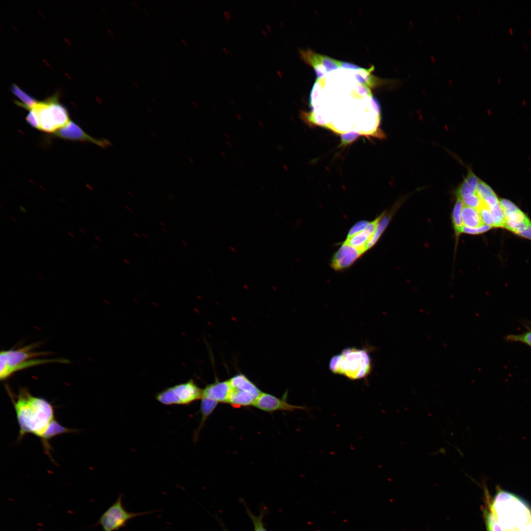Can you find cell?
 <instances>
[{
	"label": "cell",
	"instance_id": "obj_1",
	"mask_svg": "<svg viewBox=\"0 0 531 531\" xmlns=\"http://www.w3.org/2000/svg\"><path fill=\"white\" fill-rule=\"evenodd\" d=\"M11 398L19 427V440L32 434L40 439L45 452L50 455L52 439L75 432L57 421L54 407L50 402L32 395L27 389L21 388L17 395L11 394Z\"/></svg>",
	"mask_w": 531,
	"mask_h": 531
},
{
	"label": "cell",
	"instance_id": "obj_2",
	"mask_svg": "<svg viewBox=\"0 0 531 531\" xmlns=\"http://www.w3.org/2000/svg\"><path fill=\"white\" fill-rule=\"evenodd\" d=\"M372 362L365 349L349 347L331 357L329 368L335 374L344 376L352 380L367 377L372 370Z\"/></svg>",
	"mask_w": 531,
	"mask_h": 531
},
{
	"label": "cell",
	"instance_id": "obj_3",
	"mask_svg": "<svg viewBox=\"0 0 531 531\" xmlns=\"http://www.w3.org/2000/svg\"><path fill=\"white\" fill-rule=\"evenodd\" d=\"M35 346L29 345L16 350L2 351L0 354V379L5 380L18 371L30 367L51 362H65L59 359H31L44 355V352L32 351Z\"/></svg>",
	"mask_w": 531,
	"mask_h": 531
},
{
	"label": "cell",
	"instance_id": "obj_4",
	"mask_svg": "<svg viewBox=\"0 0 531 531\" xmlns=\"http://www.w3.org/2000/svg\"><path fill=\"white\" fill-rule=\"evenodd\" d=\"M38 121V129L48 133H55L69 121L68 112L56 96L37 102L31 108Z\"/></svg>",
	"mask_w": 531,
	"mask_h": 531
},
{
	"label": "cell",
	"instance_id": "obj_5",
	"mask_svg": "<svg viewBox=\"0 0 531 531\" xmlns=\"http://www.w3.org/2000/svg\"><path fill=\"white\" fill-rule=\"evenodd\" d=\"M123 494L120 493L115 502L102 513L94 526H100L103 531H116L126 526L127 522L133 518L158 511L129 512L123 505Z\"/></svg>",
	"mask_w": 531,
	"mask_h": 531
},
{
	"label": "cell",
	"instance_id": "obj_6",
	"mask_svg": "<svg viewBox=\"0 0 531 531\" xmlns=\"http://www.w3.org/2000/svg\"><path fill=\"white\" fill-rule=\"evenodd\" d=\"M300 54L302 59L314 68L318 80L327 72L342 66L343 61L317 54L310 50L300 51Z\"/></svg>",
	"mask_w": 531,
	"mask_h": 531
},
{
	"label": "cell",
	"instance_id": "obj_7",
	"mask_svg": "<svg viewBox=\"0 0 531 531\" xmlns=\"http://www.w3.org/2000/svg\"><path fill=\"white\" fill-rule=\"evenodd\" d=\"M362 255L357 249L343 241L332 257L330 267L336 271L344 270L354 264Z\"/></svg>",
	"mask_w": 531,
	"mask_h": 531
},
{
	"label": "cell",
	"instance_id": "obj_8",
	"mask_svg": "<svg viewBox=\"0 0 531 531\" xmlns=\"http://www.w3.org/2000/svg\"><path fill=\"white\" fill-rule=\"evenodd\" d=\"M253 406L266 412L278 411H293L305 408L289 404L283 398H279L267 393H263L259 396L253 404Z\"/></svg>",
	"mask_w": 531,
	"mask_h": 531
},
{
	"label": "cell",
	"instance_id": "obj_9",
	"mask_svg": "<svg viewBox=\"0 0 531 531\" xmlns=\"http://www.w3.org/2000/svg\"><path fill=\"white\" fill-rule=\"evenodd\" d=\"M55 134L57 137L64 139L92 142L102 147H106L110 144L106 140H97L91 137L85 132L77 124L70 120Z\"/></svg>",
	"mask_w": 531,
	"mask_h": 531
},
{
	"label": "cell",
	"instance_id": "obj_10",
	"mask_svg": "<svg viewBox=\"0 0 531 531\" xmlns=\"http://www.w3.org/2000/svg\"><path fill=\"white\" fill-rule=\"evenodd\" d=\"M171 387L180 405H188L202 398L203 389L192 379Z\"/></svg>",
	"mask_w": 531,
	"mask_h": 531
},
{
	"label": "cell",
	"instance_id": "obj_11",
	"mask_svg": "<svg viewBox=\"0 0 531 531\" xmlns=\"http://www.w3.org/2000/svg\"><path fill=\"white\" fill-rule=\"evenodd\" d=\"M381 216V214L374 220L370 221L362 231L350 238H346L344 242L354 247L363 255L367 252L366 246L376 232L378 223Z\"/></svg>",
	"mask_w": 531,
	"mask_h": 531
},
{
	"label": "cell",
	"instance_id": "obj_12",
	"mask_svg": "<svg viewBox=\"0 0 531 531\" xmlns=\"http://www.w3.org/2000/svg\"><path fill=\"white\" fill-rule=\"evenodd\" d=\"M231 390L229 380L216 381L203 389L202 398L210 399L218 403H227Z\"/></svg>",
	"mask_w": 531,
	"mask_h": 531
},
{
	"label": "cell",
	"instance_id": "obj_13",
	"mask_svg": "<svg viewBox=\"0 0 531 531\" xmlns=\"http://www.w3.org/2000/svg\"><path fill=\"white\" fill-rule=\"evenodd\" d=\"M399 205H401V203L398 202L389 211H385L381 213L382 216L378 223L376 232L366 246L367 251L371 249L377 243L388 226Z\"/></svg>",
	"mask_w": 531,
	"mask_h": 531
},
{
	"label": "cell",
	"instance_id": "obj_14",
	"mask_svg": "<svg viewBox=\"0 0 531 531\" xmlns=\"http://www.w3.org/2000/svg\"><path fill=\"white\" fill-rule=\"evenodd\" d=\"M231 387L245 391L256 399L262 393L260 389L246 376L242 374H238L229 380Z\"/></svg>",
	"mask_w": 531,
	"mask_h": 531
},
{
	"label": "cell",
	"instance_id": "obj_15",
	"mask_svg": "<svg viewBox=\"0 0 531 531\" xmlns=\"http://www.w3.org/2000/svg\"><path fill=\"white\" fill-rule=\"evenodd\" d=\"M479 180L478 177L471 170H469L463 181L455 191L457 198L461 199L466 195L476 193Z\"/></svg>",
	"mask_w": 531,
	"mask_h": 531
},
{
	"label": "cell",
	"instance_id": "obj_16",
	"mask_svg": "<svg viewBox=\"0 0 531 531\" xmlns=\"http://www.w3.org/2000/svg\"><path fill=\"white\" fill-rule=\"evenodd\" d=\"M255 400L256 399L250 394L232 387L227 403L234 407L239 408L253 406Z\"/></svg>",
	"mask_w": 531,
	"mask_h": 531
},
{
	"label": "cell",
	"instance_id": "obj_17",
	"mask_svg": "<svg viewBox=\"0 0 531 531\" xmlns=\"http://www.w3.org/2000/svg\"><path fill=\"white\" fill-rule=\"evenodd\" d=\"M462 218L463 225L469 227L477 228L484 225L478 210L474 208L464 206Z\"/></svg>",
	"mask_w": 531,
	"mask_h": 531
},
{
	"label": "cell",
	"instance_id": "obj_18",
	"mask_svg": "<svg viewBox=\"0 0 531 531\" xmlns=\"http://www.w3.org/2000/svg\"><path fill=\"white\" fill-rule=\"evenodd\" d=\"M218 402L212 400L210 399L206 398H202L201 399V405H200V413L201 414V420L200 425L195 433V437L197 438L198 434L199 433L201 429L204 425L205 422L212 413L216 406L218 405Z\"/></svg>",
	"mask_w": 531,
	"mask_h": 531
},
{
	"label": "cell",
	"instance_id": "obj_19",
	"mask_svg": "<svg viewBox=\"0 0 531 531\" xmlns=\"http://www.w3.org/2000/svg\"><path fill=\"white\" fill-rule=\"evenodd\" d=\"M11 90L14 95L20 100L16 102L17 104L24 108L30 110L37 102L35 99L28 94L16 85H12Z\"/></svg>",
	"mask_w": 531,
	"mask_h": 531
},
{
	"label": "cell",
	"instance_id": "obj_20",
	"mask_svg": "<svg viewBox=\"0 0 531 531\" xmlns=\"http://www.w3.org/2000/svg\"><path fill=\"white\" fill-rule=\"evenodd\" d=\"M463 206L461 199L457 198L451 215L452 222L457 238L462 233V228L464 226L462 218V210Z\"/></svg>",
	"mask_w": 531,
	"mask_h": 531
},
{
	"label": "cell",
	"instance_id": "obj_21",
	"mask_svg": "<svg viewBox=\"0 0 531 531\" xmlns=\"http://www.w3.org/2000/svg\"><path fill=\"white\" fill-rule=\"evenodd\" d=\"M157 401L165 405H179V401L171 387H168L158 392L155 395Z\"/></svg>",
	"mask_w": 531,
	"mask_h": 531
},
{
	"label": "cell",
	"instance_id": "obj_22",
	"mask_svg": "<svg viewBox=\"0 0 531 531\" xmlns=\"http://www.w3.org/2000/svg\"><path fill=\"white\" fill-rule=\"evenodd\" d=\"M484 225L495 227V221L490 207L482 201L481 205L477 209Z\"/></svg>",
	"mask_w": 531,
	"mask_h": 531
},
{
	"label": "cell",
	"instance_id": "obj_23",
	"mask_svg": "<svg viewBox=\"0 0 531 531\" xmlns=\"http://www.w3.org/2000/svg\"><path fill=\"white\" fill-rule=\"evenodd\" d=\"M490 209L495 221V227L504 228L505 218L500 203L495 206L490 207Z\"/></svg>",
	"mask_w": 531,
	"mask_h": 531
},
{
	"label": "cell",
	"instance_id": "obj_24",
	"mask_svg": "<svg viewBox=\"0 0 531 531\" xmlns=\"http://www.w3.org/2000/svg\"><path fill=\"white\" fill-rule=\"evenodd\" d=\"M504 339L508 342H520L531 347V329L521 334L508 335Z\"/></svg>",
	"mask_w": 531,
	"mask_h": 531
},
{
	"label": "cell",
	"instance_id": "obj_25",
	"mask_svg": "<svg viewBox=\"0 0 531 531\" xmlns=\"http://www.w3.org/2000/svg\"><path fill=\"white\" fill-rule=\"evenodd\" d=\"M464 206L477 209L481 205L482 200L476 193L463 196L461 199Z\"/></svg>",
	"mask_w": 531,
	"mask_h": 531
},
{
	"label": "cell",
	"instance_id": "obj_26",
	"mask_svg": "<svg viewBox=\"0 0 531 531\" xmlns=\"http://www.w3.org/2000/svg\"><path fill=\"white\" fill-rule=\"evenodd\" d=\"M476 193L482 200L489 196L495 194V193L490 186L480 180L477 185Z\"/></svg>",
	"mask_w": 531,
	"mask_h": 531
},
{
	"label": "cell",
	"instance_id": "obj_27",
	"mask_svg": "<svg viewBox=\"0 0 531 531\" xmlns=\"http://www.w3.org/2000/svg\"><path fill=\"white\" fill-rule=\"evenodd\" d=\"M246 507L247 512L253 523L254 531H266L263 522V513H261L259 516H255Z\"/></svg>",
	"mask_w": 531,
	"mask_h": 531
},
{
	"label": "cell",
	"instance_id": "obj_28",
	"mask_svg": "<svg viewBox=\"0 0 531 531\" xmlns=\"http://www.w3.org/2000/svg\"><path fill=\"white\" fill-rule=\"evenodd\" d=\"M500 204L502 209L505 217L520 210L514 203L506 199H501L500 201Z\"/></svg>",
	"mask_w": 531,
	"mask_h": 531
},
{
	"label": "cell",
	"instance_id": "obj_29",
	"mask_svg": "<svg viewBox=\"0 0 531 531\" xmlns=\"http://www.w3.org/2000/svg\"><path fill=\"white\" fill-rule=\"evenodd\" d=\"M369 222L370 221L365 220L357 221L348 231L346 238H350L362 231L367 227Z\"/></svg>",
	"mask_w": 531,
	"mask_h": 531
},
{
	"label": "cell",
	"instance_id": "obj_30",
	"mask_svg": "<svg viewBox=\"0 0 531 531\" xmlns=\"http://www.w3.org/2000/svg\"><path fill=\"white\" fill-rule=\"evenodd\" d=\"M492 228V227L487 225H483L477 228L469 227L464 225L462 228V233L478 235L484 233L490 230Z\"/></svg>",
	"mask_w": 531,
	"mask_h": 531
},
{
	"label": "cell",
	"instance_id": "obj_31",
	"mask_svg": "<svg viewBox=\"0 0 531 531\" xmlns=\"http://www.w3.org/2000/svg\"><path fill=\"white\" fill-rule=\"evenodd\" d=\"M27 122L34 128L38 129V121L36 115L32 109L29 110V112L26 117Z\"/></svg>",
	"mask_w": 531,
	"mask_h": 531
},
{
	"label": "cell",
	"instance_id": "obj_32",
	"mask_svg": "<svg viewBox=\"0 0 531 531\" xmlns=\"http://www.w3.org/2000/svg\"><path fill=\"white\" fill-rule=\"evenodd\" d=\"M518 236L531 239V223L524 230L519 232Z\"/></svg>",
	"mask_w": 531,
	"mask_h": 531
},
{
	"label": "cell",
	"instance_id": "obj_33",
	"mask_svg": "<svg viewBox=\"0 0 531 531\" xmlns=\"http://www.w3.org/2000/svg\"><path fill=\"white\" fill-rule=\"evenodd\" d=\"M132 83L135 85V86L136 87L138 88L139 87V84H138V83H137L135 81H132Z\"/></svg>",
	"mask_w": 531,
	"mask_h": 531
},
{
	"label": "cell",
	"instance_id": "obj_34",
	"mask_svg": "<svg viewBox=\"0 0 531 531\" xmlns=\"http://www.w3.org/2000/svg\"><path fill=\"white\" fill-rule=\"evenodd\" d=\"M181 40L182 42V43H183V44H184L185 45H187V43L186 41V40H185L184 39H183V38H182V39H181Z\"/></svg>",
	"mask_w": 531,
	"mask_h": 531
},
{
	"label": "cell",
	"instance_id": "obj_35",
	"mask_svg": "<svg viewBox=\"0 0 531 531\" xmlns=\"http://www.w3.org/2000/svg\"><path fill=\"white\" fill-rule=\"evenodd\" d=\"M132 3H133V5L136 7V8L137 9H138V10L139 9V7L138 5H137L135 2H133Z\"/></svg>",
	"mask_w": 531,
	"mask_h": 531
},
{
	"label": "cell",
	"instance_id": "obj_36",
	"mask_svg": "<svg viewBox=\"0 0 531 531\" xmlns=\"http://www.w3.org/2000/svg\"><path fill=\"white\" fill-rule=\"evenodd\" d=\"M144 10L145 11V12H146L147 15H149L150 14L148 12V11L147 10V9L144 8Z\"/></svg>",
	"mask_w": 531,
	"mask_h": 531
},
{
	"label": "cell",
	"instance_id": "obj_37",
	"mask_svg": "<svg viewBox=\"0 0 531 531\" xmlns=\"http://www.w3.org/2000/svg\"><path fill=\"white\" fill-rule=\"evenodd\" d=\"M68 234H69L70 236H71L72 237H74V236L71 233L70 234V233H68Z\"/></svg>",
	"mask_w": 531,
	"mask_h": 531
}]
</instances>
